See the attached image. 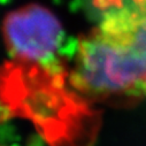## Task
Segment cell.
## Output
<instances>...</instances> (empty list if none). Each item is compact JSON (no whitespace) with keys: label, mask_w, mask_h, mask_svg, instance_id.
<instances>
[{"label":"cell","mask_w":146,"mask_h":146,"mask_svg":"<svg viewBox=\"0 0 146 146\" xmlns=\"http://www.w3.org/2000/svg\"><path fill=\"white\" fill-rule=\"evenodd\" d=\"M146 63L108 38L96 27L78 45L71 83L94 99L136 97L144 93Z\"/></svg>","instance_id":"6da1fadb"},{"label":"cell","mask_w":146,"mask_h":146,"mask_svg":"<svg viewBox=\"0 0 146 146\" xmlns=\"http://www.w3.org/2000/svg\"><path fill=\"white\" fill-rule=\"evenodd\" d=\"M8 53L22 62L47 64L55 59L63 29L59 19L46 7L30 4L9 12L3 23Z\"/></svg>","instance_id":"7a4b0ae2"},{"label":"cell","mask_w":146,"mask_h":146,"mask_svg":"<svg viewBox=\"0 0 146 146\" xmlns=\"http://www.w3.org/2000/svg\"><path fill=\"white\" fill-rule=\"evenodd\" d=\"M96 28L146 63V0H113Z\"/></svg>","instance_id":"3957f363"},{"label":"cell","mask_w":146,"mask_h":146,"mask_svg":"<svg viewBox=\"0 0 146 146\" xmlns=\"http://www.w3.org/2000/svg\"><path fill=\"white\" fill-rule=\"evenodd\" d=\"M144 93L146 94V78H145V82H144Z\"/></svg>","instance_id":"277c9868"}]
</instances>
